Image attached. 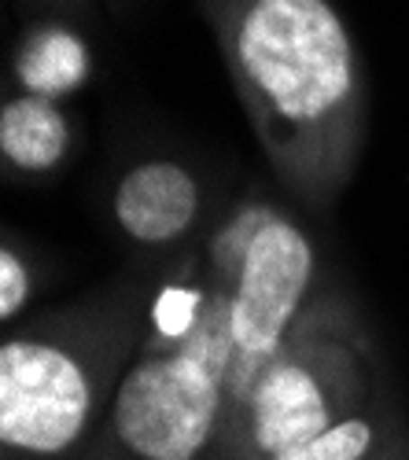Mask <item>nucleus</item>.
<instances>
[{"mask_svg": "<svg viewBox=\"0 0 409 460\" xmlns=\"http://www.w3.org/2000/svg\"><path fill=\"white\" fill-rule=\"evenodd\" d=\"M251 133L295 199L328 207L365 144V74L332 0H200Z\"/></svg>", "mask_w": 409, "mask_h": 460, "instance_id": "nucleus-1", "label": "nucleus"}, {"mask_svg": "<svg viewBox=\"0 0 409 460\" xmlns=\"http://www.w3.org/2000/svg\"><path fill=\"white\" fill-rule=\"evenodd\" d=\"M144 298L111 291L26 321L0 347V460H85L144 342Z\"/></svg>", "mask_w": 409, "mask_h": 460, "instance_id": "nucleus-2", "label": "nucleus"}, {"mask_svg": "<svg viewBox=\"0 0 409 460\" xmlns=\"http://www.w3.org/2000/svg\"><path fill=\"white\" fill-rule=\"evenodd\" d=\"M207 265V261H203ZM210 291L177 347H140L85 460H214L229 424V291Z\"/></svg>", "mask_w": 409, "mask_h": 460, "instance_id": "nucleus-3", "label": "nucleus"}, {"mask_svg": "<svg viewBox=\"0 0 409 460\" xmlns=\"http://www.w3.org/2000/svg\"><path fill=\"white\" fill-rule=\"evenodd\" d=\"M377 398L373 350L340 298H314L280 354L262 368L218 456L254 460L336 428Z\"/></svg>", "mask_w": 409, "mask_h": 460, "instance_id": "nucleus-4", "label": "nucleus"}, {"mask_svg": "<svg viewBox=\"0 0 409 460\" xmlns=\"http://www.w3.org/2000/svg\"><path fill=\"white\" fill-rule=\"evenodd\" d=\"M200 254L229 291V435L254 379L280 354L295 324L310 310L317 251L288 214L262 199H251L214 228Z\"/></svg>", "mask_w": 409, "mask_h": 460, "instance_id": "nucleus-5", "label": "nucleus"}, {"mask_svg": "<svg viewBox=\"0 0 409 460\" xmlns=\"http://www.w3.org/2000/svg\"><path fill=\"white\" fill-rule=\"evenodd\" d=\"M203 207V181L177 159H140L111 191L115 228L147 254H166L189 243L200 228Z\"/></svg>", "mask_w": 409, "mask_h": 460, "instance_id": "nucleus-6", "label": "nucleus"}, {"mask_svg": "<svg viewBox=\"0 0 409 460\" xmlns=\"http://www.w3.org/2000/svg\"><path fill=\"white\" fill-rule=\"evenodd\" d=\"M74 147V126L59 100L45 96H8L0 111V155L12 177H49Z\"/></svg>", "mask_w": 409, "mask_h": 460, "instance_id": "nucleus-7", "label": "nucleus"}, {"mask_svg": "<svg viewBox=\"0 0 409 460\" xmlns=\"http://www.w3.org/2000/svg\"><path fill=\"white\" fill-rule=\"evenodd\" d=\"M12 70L22 93L63 100L89 82L93 52L78 30H70L63 22H41L30 33H22Z\"/></svg>", "mask_w": 409, "mask_h": 460, "instance_id": "nucleus-8", "label": "nucleus"}, {"mask_svg": "<svg viewBox=\"0 0 409 460\" xmlns=\"http://www.w3.org/2000/svg\"><path fill=\"white\" fill-rule=\"evenodd\" d=\"M398 442H405L398 416L391 412V405L373 398L361 412L340 420L336 428L310 435L280 453L254 456V460H377L380 453H387Z\"/></svg>", "mask_w": 409, "mask_h": 460, "instance_id": "nucleus-9", "label": "nucleus"}, {"mask_svg": "<svg viewBox=\"0 0 409 460\" xmlns=\"http://www.w3.org/2000/svg\"><path fill=\"white\" fill-rule=\"evenodd\" d=\"M33 291V261L26 258V251L15 247V236L4 233V247H0V317H4V324H12L26 310Z\"/></svg>", "mask_w": 409, "mask_h": 460, "instance_id": "nucleus-10", "label": "nucleus"}, {"mask_svg": "<svg viewBox=\"0 0 409 460\" xmlns=\"http://www.w3.org/2000/svg\"><path fill=\"white\" fill-rule=\"evenodd\" d=\"M37 8H49V12H67V15H89L93 12V0H30Z\"/></svg>", "mask_w": 409, "mask_h": 460, "instance_id": "nucleus-11", "label": "nucleus"}, {"mask_svg": "<svg viewBox=\"0 0 409 460\" xmlns=\"http://www.w3.org/2000/svg\"><path fill=\"white\" fill-rule=\"evenodd\" d=\"M377 460H409V456H405V442H398V446H391V449H387V453H380Z\"/></svg>", "mask_w": 409, "mask_h": 460, "instance_id": "nucleus-12", "label": "nucleus"}, {"mask_svg": "<svg viewBox=\"0 0 409 460\" xmlns=\"http://www.w3.org/2000/svg\"><path fill=\"white\" fill-rule=\"evenodd\" d=\"M111 4H115V8H119V12H122V0H111Z\"/></svg>", "mask_w": 409, "mask_h": 460, "instance_id": "nucleus-13", "label": "nucleus"}, {"mask_svg": "<svg viewBox=\"0 0 409 460\" xmlns=\"http://www.w3.org/2000/svg\"><path fill=\"white\" fill-rule=\"evenodd\" d=\"M214 460H226V456H214Z\"/></svg>", "mask_w": 409, "mask_h": 460, "instance_id": "nucleus-14", "label": "nucleus"}]
</instances>
